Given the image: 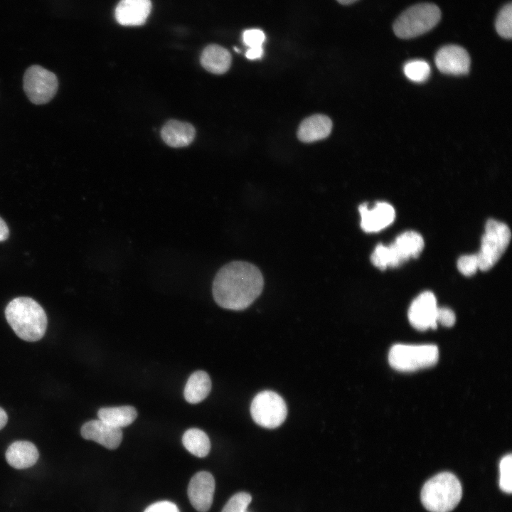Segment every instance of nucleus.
Segmentation results:
<instances>
[{
  "mask_svg": "<svg viewBox=\"0 0 512 512\" xmlns=\"http://www.w3.org/2000/svg\"><path fill=\"white\" fill-rule=\"evenodd\" d=\"M264 279L260 270L243 261L230 262L217 272L212 285L216 304L230 310H243L260 295Z\"/></svg>",
  "mask_w": 512,
  "mask_h": 512,
  "instance_id": "1",
  "label": "nucleus"
},
{
  "mask_svg": "<svg viewBox=\"0 0 512 512\" xmlns=\"http://www.w3.org/2000/svg\"><path fill=\"white\" fill-rule=\"evenodd\" d=\"M5 316L15 334L26 341H36L45 334L47 316L44 309L29 297H17L6 307Z\"/></svg>",
  "mask_w": 512,
  "mask_h": 512,
  "instance_id": "2",
  "label": "nucleus"
},
{
  "mask_svg": "<svg viewBox=\"0 0 512 512\" xmlns=\"http://www.w3.org/2000/svg\"><path fill=\"white\" fill-rule=\"evenodd\" d=\"M462 487L457 476L441 472L430 479L421 491V501L430 512H450L459 503Z\"/></svg>",
  "mask_w": 512,
  "mask_h": 512,
  "instance_id": "3",
  "label": "nucleus"
},
{
  "mask_svg": "<svg viewBox=\"0 0 512 512\" xmlns=\"http://www.w3.org/2000/svg\"><path fill=\"white\" fill-rule=\"evenodd\" d=\"M441 18L437 6L431 3L414 5L402 12L393 25L395 35L400 38H411L422 35L434 27Z\"/></svg>",
  "mask_w": 512,
  "mask_h": 512,
  "instance_id": "4",
  "label": "nucleus"
},
{
  "mask_svg": "<svg viewBox=\"0 0 512 512\" xmlns=\"http://www.w3.org/2000/svg\"><path fill=\"white\" fill-rule=\"evenodd\" d=\"M439 358V350L433 344L393 345L388 354L390 365L395 369L410 372L434 365Z\"/></svg>",
  "mask_w": 512,
  "mask_h": 512,
  "instance_id": "5",
  "label": "nucleus"
},
{
  "mask_svg": "<svg viewBox=\"0 0 512 512\" xmlns=\"http://www.w3.org/2000/svg\"><path fill=\"white\" fill-rule=\"evenodd\" d=\"M511 238L508 225L494 219L487 220L481 238L480 251L476 254L479 269L487 271L500 259Z\"/></svg>",
  "mask_w": 512,
  "mask_h": 512,
  "instance_id": "6",
  "label": "nucleus"
},
{
  "mask_svg": "<svg viewBox=\"0 0 512 512\" xmlns=\"http://www.w3.org/2000/svg\"><path fill=\"white\" fill-rule=\"evenodd\" d=\"M250 413L258 425L273 429L280 426L286 419L287 408L283 398L277 393L264 390L253 398Z\"/></svg>",
  "mask_w": 512,
  "mask_h": 512,
  "instance_id": "7",
  "label": "nucleus"
},
{
  "mask_svg": "<svg viewBox=\"0 0 512 512\" xmlns=\"http://www.w3.org/2000/svg\"><path fill=\"white\" fill-rule=\"evenodd\" d=\"M58 87L56 75L46 68L34 65L29 67L23 76V90L30 101L43 105L51 100Z\"/></svg>",
  "mask_w": 512,
  "mask_h": 512,
  "instance_id": "8",
  "label": "nucleus"
},
{
  "mask_svg": "<svg viewBox=\"0 0 512 512\" xmlns=\"http://www.w3.org/2000/svg\"><path fill=\"white\" fill-rule=\"evenodd\" d=\"M437 300L434 294L426 291L418 295L412 302L408 311V319L416 329L425 331L437 326Z\"/></svg>",
  "mask_w": 512,
  "mask_h": 512,
  "instance_id": "9",
  "label": "nucleus"
},
{
  "mask_svg": "<svg viewBox=\"0 0 512 512\" xmlns=\"http://www.w3.org/2000/svg\"><path fill=\"white\" fill-rule=\"evenodd\" d=\"M215 480L208 471H199L191 479L188 496L193 507L199 512L208 511L213 503Z\"/></svg>",
  "mask_w": 512,
  "mask_h": 512,
  "instance_id": "10",
  "label": "nucleus"
},
{
  "mask_svg": "<svg viewBox=\"0 0 512 512\" xmlns=\"http://www.w3.org/2000/svg\"><path fill=\"white\" fill-rule=\"evenodd\" d=\"M434 61L440 72L454 75L466 74L471 62L467 51L455 45L441 48L435 55Z\"/></svg>",
  "mask_w": 512,
  "mask_h": 512,
  "instance_id": "11",
  "label": "nucleus"
},
{
  "mask_svg": "<svg viewBox=\"0 0 512 512\" xmlns=\"http://www.w3.org/2000/svg\"><path fill=\"white\" fill-rule=\"evenodd\" d=\"M361 227L366 233L378 232L390 225L395 217L394 208L386 202H378L368 209L367 203L359 206Z\"/></svg>",
  "mask_w": 512,
  "mask_h": 512,
  "instance_id": "12",
  "label": "nucleus"
},
{
  "mask_svg": "<svg viewBox=\"0 0 512 512\" xmlns=\"http://www.w3.org/2000/svg\"><path fill=\"white\" fill-rule=\"evenodd\" d=\"M82 437L110 449L117 448L122 440L121 429L112 427L100 420L85 422L80 430Z\"/></svg>",
  "mask_w": 512,
  "mask_h": 512,
  "instance_id": "13",
  "label": "nucleus"
},
{
  "mask_svg": "<svg viewBox=\"0 0 512 512\" xmlns=\"http://www.w3.org/2000/svg\"><path fill=\"white\" fill-rule=\"evenodd\" d=\"M151 9L150 0H121L115 9V18L122 26H141L146 22Z\"/></svg>",
  "mask_w": 512,
  "mask_h": 512,
  "instance_id": "14",
  "label": "nucleus"
},
{
  "mask_svg": "<svg viewBox=\"0 0 512 512\" xmlns=\"http://www.w3.org/2000/svg\"><path fill=\"white\" fill-rule=\"evenodd\" d=\"M5 457L10 466L17 469H23L36 463L39 453L31 442L16 441L9 445Z\"/></svg>",
  "mask_w": 512,
  "mask_h": 512,
  "instance_id": "15",
  "label": "nucleus"
},
{
  "mask_svg": "<svg viewBox=\"0 0 512 512\" xmlns=\"http://www.w3.org/2000/svg\"><path fill=\"white\" fill-rule=\"evenodd\" d=\"M332 128L331 120L323 114L305 119L299 125L297 137L302 142H313L327 137Z\"/></svg>",
  "mask_w": 512,
  "mask_h": 512,
  "instance_id": "16",
  "label": "nucleus"
},
{
  "mask_svg": "<svg viewBox=\"0 0 512 512\" xmlns=\"http://www.w3.org/2000/svg\"><path fill=\"white\" fill-rule=\"evenodd\" d=\"M195 129L191 124L178 120L167 122L161 132L164 142L176 148L190 144L195 137Z\"/></svg>",
  "mask_w": 512,
  "mask_h": 512,
  "instance_id": "17",
  "label": "nucleus"
},
{
  "mask_svg": "<svg viewBox=\"0 0 512 512\" xmlns=\"http://www.w3.org/2000/svg\"><path fill=\"white\" fill-rule=\"evenodd\" d=\"M231 55L223 47L213 44L204 48L201 55V63L208 71L214 74L225 73L231 65Z\"/></svg>",
  "mask_w": 512,
  "mask_h": 512,
  "instance_id": "18",
  "label": "nucleus"
},
{
  "mask_svg": "<svg viewBox=\"0 0 512 512\" xmlns=\"http://www.w3.org/2000/svg\"><path fill=\"white\" fill-rule=\"evenodd\" d=\"M211 390V381L208 374L197 370L188 379L184 388V398L187 402L196 404L203 400Z\"/></svg>",
  "mask_w": 512,
  "mask_h": 512,
  "instance_id": "19",
  "label": "nucleus"
},
{
  "mask_svg": "<svg viewBox=\"0 0 512 512\" xmlns=\"http://www.w3.org/2000/svg\"><path fill=\"white\" fill-rule=\"evenodd\" d=\"M99 420L121 429L132 424L137 417L136 409L132 406L102 407L97 412Z\"/></svg>",
  "mask_w": 512,
  "mask_h": 512,
  "instance_id": "20",
  "label": "nucleus"
},
{
  "mask_svg": "<svg viewBox=\"0 0 512 512\" xmlns=\"http://www.w3.org/2000/svg\"><path fill=\"white\" fill-rule=\"evenodd\" d=\"M393 244L404 262L410 257H418L425 245L421 235L411 230L399 235Z\"/></svg>",
  "mask_w": 512,
  "mask_h": 512,
  "instance_id": "21",
  "label": "nucleus"
},
{
  "mask_svg": "<svg viewBox=\"0 0 512 512\" xmlns=\"http://www.w3.org/2000/svg\"><path fill=\"white\" fill-rule=\"evenodd\" d=\"M182 443L191 454L200 458L207 456L210 449L208 435L197 428L186 430L182 437Z\"/></svg>",
  "mask_w": 512,
  "mask_h": 512,
  "instance_id": "22",
  "label": "nucleus"
},
{
  "mask_svg": "<svg viewBox=\"0 0 512 512\" xmlns=\"http://www.w3.org/2000/svg\"><path fill=\"white\" fill-rule=\"evenodd\" d=\"M405 76L411 81L422 82L430 75V67L427 62L422 60H414L407 62L403 68Z\"/></svg>",
  "mask_w": 512,
  "mask_h": 512,
  "instance_id": "23",
  "label": "nucleus"
},
{
  "mask_svg": "<svg viewBox=\"0 0 512 512\" xmlns=\"http://www.w3.org/2000/svg\"><path fill=\"white\" fill-rule=\"evenodd\" d=\"M496 29L498 35L504 38L510 39L512 36V4L505 5L499 11L496 21Z\"/></svg>",
  "mask_w": 512,
  "mask_h": 512,
  "instance_id": "24",
  "label": "nucleus"
},
{
  "mask_svg": "<svg viewBox=\"0 0 512 512\" xmlns=\"http://www.w3.org/2000/svg\"><path fill=\"white\" fill-rule=\"evenodd\" d=\"M512 456L511 454L502 457L499 464V487L505 493L512 491Z\"/></svg>",
  "mask_w": 512,
  "mask_h": 512,
  "instance_id": "25",
  "label": "nucleus"
},
{
  "mask_svg": "<svg viewBox=\"0 0 512 512\" xmlns=\"http://www.w3.org/2000/svg\"><path fill=\"white\" fill-rule=\"evenodd\" d=\"M252 496L246 492L234 494L225 503L221 512H247Z\"/></svg>",
  "mask_w": 512,
  "mask_h": 512,
  "instance_id": "26",
  "label": "nucleus"
},
{
  "mask_svg": "<svg viewBox=\"0 0 512 512\" xmlns=\"http://www.w3.org/2000/svg\"><path fill=\"white\" fill-rule=\"evenodd\" d=\"M457 268L465 276H471L475 274L479 269L476 254L460 257L457 261Z\"/></svg>",
  "mask_w": 512,
  "mask_h": 512,
  "instance_id": "27",
  "label": "nucleus"
},
{
  "mask_svg": "<svg viewBox=\"0 0 512 512\" xmlns=\"http://www.w3.org/2000/svg\"><path fill=\"white\" fill-rule=\"evenodd\" d=\"M371 262L374 266L384 270L389 265V254L388 246L378 244L370 256Z\"/></svg>",
  "mask_w": 512,
  "mask_h": 512,
  "instance_id": "28",
  "label": "nucleus"
},
{
  "mask_svg": "<svg viewBox=\"0 0 512 512\" xmlns=\"http://www.w3.org/2000/svg\"><path fill=\"white\" fill-rule=\"evenodd\" d=\"M242 39L244 43L248 46H261L265 39V36L262 30L252 28L247 29L243 32Z\"/></svg>",
  "mask_w": 512,
  "mask_h": 512,
  "instance_id": "29",
  "label": "nucleus"
},
{
  "mask_svg": "<svg viewBox=\"0 0 512 512\" xmlns=\"http://www.w3.org/2000/svg\"><path fill=\"white\" fill-rule=\"evenodd\" d=\"M456 321V316L452 310L446 307H438L437 312V322L444 326L451 327Z\"/></svg>",
  "mask_w": 512,
  "mask_h": 512,
  "instance_id": "30",
  "label": "nucleus"
},
{
  "mask_svg": "<svg viewBox=\"0 0 512 512\" xmlns=\"http://www.w3.org/2000/svg\"><path fill=\"white\" fill-rule=\"evenodd\" d=\"M144 512H180L177 506L169 501H161L149 505Z\"/></svg>",
  "mask_w": 512,
  "mask_h": 512,
  "instance_id": "31",
  "label": "nucleus"
},
{
  "mask_svg": "<svg viewBox=\"0 0 512 512\" xmlns=\"http://www.w3.org/2000/svg\"><path fill=\"white\" fill-rule=\"evenodd\" d=\"M263 55L262 46L250 47L247 49L245 56L250 60L260 58Z\"/></svg>",
  "mask_w": 512,
  "mask_h": 512,
  "instance_id": "32",
  "label": "nucleus"
},
{
  "mask_svg": "<svg viewBox=\"0 0 512 512\" xmlns=\"http://www.w3.org/2000/svg\"><path fill=\"white\" fill-rule=\"evenodd\" d=\"M9 230L4 220L0 218V241L6 240L9 237Z\"/></svg>",
  "mask_w": 512,
  "mask_h": 512,
  "instance_id": "33",
  "label": "nucleus"
},
{
  "mask_svg": "<svg viewBox=\"0 0 512 512\" xmlns=\"http://www.w3.org/2000/svg\"><path fill=\"white\" fill-rule=\"evenodd\" d=\"M8 416L3 408L0 407V430L6 425Z\"/></svg>",
  "mask_w": 512,
  "mask_h": 512,
  "instance_id": "34",
  "label": "nucleus"
},
{
  "mask_svg": "<svg viewBox=\"0 0 512 512\" xmlns=\"http://www.w3.org/2000/svg\"><path fill=\"white\" fill-rule=\"evenodd\" d=\"M336 1H337L338 2H339L340 4H341L346 5V4H352V3L355 2V1H357V0H336Z\"/></svg>",
  "mask_w": 512,
  "mask_h": 512,
  "instance_id": "35",
  "label": "nucleus"
}]
</instances>
